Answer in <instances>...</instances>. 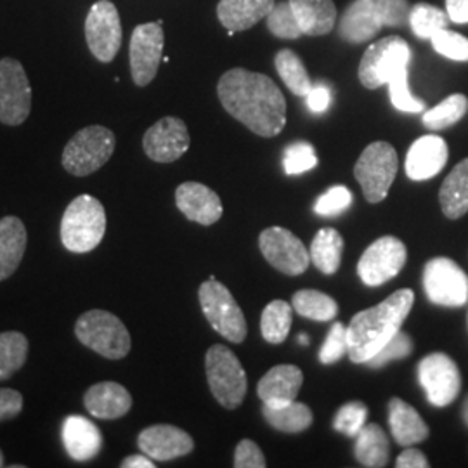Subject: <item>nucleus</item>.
<instances>
[{
    "label": "nucleus",
    "mask_w": 468,
    "mask_h": 468,
    "mask_svg": "<svg viewBox=\"0 0 468 468\" xmlns=\"http://www.w3.org/2000/svg\"><path fill=\"white\" fill-rule=\"evenodd\" d=\"M396 467L398 468H427L429 467V460L423 452L415 448H408L398 456L396 460Z\"/></svg>",
    "instance_id": "nucleus-50"
},
{
    "label": "nucleus",
    "mask_w": 468,
    "mask_h": 468,
    "mask_svg": "<svg viewBox=\"0 0 468 468\" xmlns=\"http://www.w3.org/2000/svg\"><path fill=\"white\" fill-rule=\"evenodd\" d=\"M303 35L321 37L335 28L336 7L334 0H288Z\"/></svg>",
    "instance_id": "nucleus-28"
},
{
    "label": "nucleus",
    "mask_w": 468,
    "mask_h": 468,
    "mask_svg": "<svg viewBox=\"0 0 468 468\" xmlns=\"http://www.w3.org/2000/svg\"><path fill=\"white\" fill-rule=\"evenodd\" d=\"M274 5L276 0H220L218 17L226 30L245 32L268 17Z\"/></svg>",
    "instance_id": "nucleus-25"
},
{
    "label": "nucleus",
    "mask_w": 468,
    "mask_h": 468,
    "mask_svg": "<svg viewBox=\"0 0 468 468\" xmlns=\"http://www.w3.org/2000/svg\"><path fill=\"white\" fill-rule=\"evenodd\" d=\"M259 247L269 264L286 276H299L311 262V253H307L301 239L280 226L262 231Z\"/></svg>",
    "instance_id": "nucleus-17"
},
{
    "label": "nucleus",
    "mask_w": 468,
    "mask_h": 468,
    "mask_svg": "<svg viewBox=\"0 0 468 468\" xmlns=\"http://www.w3.org/2000/svg\"><path fill=\"white\" fill-rule=\"evenodd\" d=\"M398 153L385 141L371 143L368 148L361 153L354 167V176L363 187L365 198L369 203H380L387 198L390 186L398 176Z\"/></svg>",
    "instance_id": "nucleus-9"
},
{
    "label": "nucleus",
    "mask_w": 468,
    "mask_h": 468,
    "mask_svg": "<svg viewBox=\"0 0 468 468\" xmlns=\"http://www.w3.org/2000/svg\"><path fill=\"white\" fill-rule=\"evenodd\" d=\"M367 417H368V408L365 402H347L335 415V431L349 437H357V434L363 431V427L367 425Z\"/></svg>",
    "instance_id": "nucleus-41"
},
{
    "label": "nucleus",
    "mask_w": 468,
    "mask_h": 468,
    "mask_svg": "<svg viewBox=\"0 0 468 468\" xmlns=\"http://www.w3.org/2000/svg\"><path fill=\"white\" fill-rule=\"evenodd\" d=\"M165 35L158 23L137 25L131 37V73L137 87L151 84L158 73L160 63L164 61Z\"/></svg>",
    "instance_id": "nucleus-16"
},
{
    "label": "nucleus",
    "mask_w": 468,
    "mask_h": 468,
    "mask_svg": "<svg viewBox=\"0 0 468 468\" xmlns=\"http://www.w3.org/2000/svg\"><path fill=\"white\" fill-rule=\"evenodd\" d=\"M4 465V456H2V452H0V467Z\"/></svg>",
    "instance_id": "nucleus-55"
},
{
    "label": "nucleus",
    "mask_w": 468,
    "mask_h": 468,
    "mask_svg": "<svg viewBox=\"0 0 468 468\" xmlns=\"http://www.w3.org/2000/svg\"><path fill=\"white\" fill-rule=\"evenodd\" d=\"M117 139L102 125H89L68 141L63 151V167L68 174L85 177L100 170L113 154Z\"/></svg>",
    "instance_id": "nucleus-7"
},
{
    "label": "nucleus",
    "mask_w": 468,
    "mask_h": 468,
    "mask_svg": "<svg viewBox=\"0 0 468 468\" xmlns=\"http://www.w3.org/2000/svg\"><path fill=\"white\" fill-rule=\"evenodd\" d=\"M303 384V373L293 365H280L269 369L257 385L261 401L268 406H282L295 401Z\"/></svg>",
    "instance_id": "nucleus-23"
},
{
    "label": "nucleus",
    "mask_w": 468,
    "mask_h": 468,
    "mask_svg": "<svg viewBox=\"0 0 468 468\" xmlns=\"http://www.w3.org/2000/svg\"><path fill=\"white\" fill-rule=\"evenodd\" d=\"M176 205L185 218L201 226H212L222 218L218 193L201 183H183L176 189Z\"/></svg>",
    "instance_id": "nucleus-21"
},
{
    "label": "nucleus",
    "mask_w": 468,
    "mask_h": 468,
    "mask_svg": "<svg viewBox=\"0 0 468 468\" xmlns=\"http://www.w3.org/2000/svg\"><path fill=\"white\" fill-rule=\"evenodd\" d=\"M32 112V87L23 65L13 59H0V122L17 127Z\"/></svg>",
    "instance_id": "nucleus-12"
},
{
    "label": "nucleus",
    "mask_w": 468,
    "mask_h": 468,
    "mask_svg": "<svg viewBox=\"0 0 468 468\" xmlns=\"http://www.w3.org/2000/svg\"><path fill=\"white\" fill-rule=\"evenodd\" d=\"M432 48H434L437 54L452 59V61H462V63H468V38L463 35L452 32L448 28L437 32V34L431 38Z\"/></svg>",
    "instance_id": "nucleus-43"
},
{
    "label": "nucleus",
    "mask_w": 468,
    "mask_h": 468,
    "mask_svg": "<svg viewBox=\"0 0 468 468\" xmlns=\"http://www.w3.org/2000/svg\"><path fill=\"white\" fill-rule=\"evenodd\" d=\"M292 307L303 318L319 323L332 321L338 314V303L318 290H299L292 295Z\"/></svg>",
    "instance_id": "nucleus-34"
},
{
    "label": "nucleus",
    "mask_w": 468,
    "mask_h": 468,
    "mask_svg": "<svg viewBox=\"0 0 468 468\" xmlns=\"http://www.w3.org/2000/svg\"><path fill=\"white\" fill-rule=\"evenodd\" d=\"M316 165H318L316 151L305 141L293 143L284 150L283 168L288 176H299L313 170Z\"/></svg>",
    "instance_id": "nucleus-42"
},
{
    "label": "nucleus",
    "mask_w": 468,
    "mask_h": 468,
    "mask_svg": "<svg viewBox=\"0 0 468 468\" xmlns=\"http://www.w3.org/2000/svg\"><path fill=\"white\" fill-rule=\"evenodd\" d=\"M305 100H307V108L313 113L319 115L330 108L332 100H334V92L324 82H318V84H313V89L309 90Z\"/></svg>",
    "instance_id": "nucleus-48"
},
{
    "label": "nucleus",
    "mask_w": 468,
    "mask_h": 468,
    "mask_svg": "<svg viewBox=\"0 0 468 468\" xmlns=\"http://www.w3.org/2000/svg\"><path fill=\"white\" fill-rule=\"evenodd\" d=\"M299 344L301 346H309V336L305 334L299 335Z\"/></svg>",
    "instance_id": "nucleus-53"
},
{
    "label": "nucleus",
    "mask_w": 468,
    "mask_h": 468,
    "mask_svg": "<svg viewBox=\"0 0 468 468\" xmlns=\"http://www.w3.org/2000/svg\"><path fill=\"white\" fill-rule=\"evenodd\" d=\"M75 335L85 347L113 361L123 359L133 346L129 330L122 319L102 309L87 311L77 319Z\"/></svg>",
    "instance_id": "nucleus-5"
},
{
    "label": "nucleus",
    "mask_w": 468,
    "mask_h": 468,
    "mask_svg": "<svg viewBox=\"0 0 468 468\" xmlns=\"http://www.w3.org/2000/svg\"><path fill=\"white\" fill-rule=\"evenodd\" d=\"M463 420H465V421H467V425H468V398H467V401H465V406H463Z\"/></svg>",
    "instance_id": "nucleus-54"
},
{
    "label": "nucleus",
    "mask_w": 468,
    "mask_h": 468,
    "mask_svg": "<svg viewBox=\"0 0 468 468\" xmlns=\"http://www.w3.org/2000/svg\"><path fill=\"white\" fill-rule=\"evenodd\" d=\"M23 410V396L15 388H0V421L16 419Z\"/></svg>",
    "instance_id": "nucleus-49"
},
{
    "label": "nucleus",
    "mask_w": 468,
    "mask_h": 468,
    "mask_svg": "<svg viewBox=\"0 0 468 468\" xmlns=\"http://www.w3.org/2000/svg\"><path fill=\"white\" fill-rule=\"evenodd\" d=\"M276 71L282 77L284 85L299 98H305L313 89L311 77L299 54L292 49H282L274 58Z\"/></svg>",
    "instance_id": "nucleus-33"
},
{
    "label": "nucleus",
    "mask_w": 468,
    "mask_h": 468,
    "mask_svg": "<svg viewBox=\"0 0 468 468\" xmlns=\"http://www.w3.org/2000/svg\"><path fill=\"white\" fill-rule=\"evenodd\" d=\"M427 299L442 307H462L468 302V276L448 257H435L423 269Z\"/></svg>",
    "instance_id": "nucleus-11"
},
{
    "label": "nucleus",
    "mask_w": 468,
    "mask_h": 468,
    "mask_svg": "<svg viewBox=\"0 0 468 468\" xmlns=\"http://www.w3.org/2000/svg\"><path fill=\"white\" fill-rule=\"evenodd\" d=\"M268 28L271 34L278 38H286V40H295L301 38L303 32H302L301 25L297 21V17L293 15L290 2H278L272 11L269 13Z\"/></svg>",
    "instance_id": "nucleus-39"
},
{
    "label": "nucleus",
    "mask_w": 468,
    "mask_h": 468,
    "mask_svg": "<svg viewBox=\"0 0 468 468\" xmlns=\"http://www.w3.org/2000/svg\"><path fill=\"white\" fill-rule=\"evenodd\" d=\"M218 94L224 110L253 134L274 137L283 131L286 101L268 75L233 68L220 77Z\"/></svg>",
    "instance_id": "nucleus-1"
},
{
    "label": "nucleus",
    "mask_w": 468,
    "mask_h": 468,
    "mask_svg": "<svg viewBox=\"0 0 468 468\" xmlns=\"http://www.w3.org/2000/svg\"><path fill=\"white\" fill-rule=\"evenodd\" d=\"M28 234L23 220L15 216L0 218V282L16 272L27 251Z\"/></svg>",
    "instance_id": "nucleus-27"
},
{
    "label": "nucleus",
    "mask_w": 468,
    "mask_h": 468,
    "mask_svg": "<svg viewBox=\"0 0 468 468\" xmlns=\"http://www.w3.org/2000/svg\"><path fill=\"white\" fill-rule=\"evenodd\" d=\"M28 357V340L19 332L0 334V382L23 368Z\"/></svg>",
    "instance_id": "nucleus-36"
},
{
    "label": "nucleus",
    "mask_w": 468,
    "mask_h": 468,
    "mask_svg": "<svg viewBox=\"0 0 468 468\" xmlns=\"http://www.w3.org/2000/svg\"><path fill=\"white\" fill-rule=\"evenodd\" d=\"M388 425L394 441L402 448L420 444L429 437V427L419 411L399 398L388 402Z\"/></svg>",
    "instance_id": "nucleus-26"
},
{
    "label": "nucleus",
    "mask_w": 468,
    "mask_h": 468,
    "mask_svg": "<svg viewBox=\"0 0 468 468\" xmlns=\"http://www.w3.org/2000/svg\"><path fill=\"white\" fill-rule=\"evenodd\" d=\"M347 351H349L347 328L342 323H335L319 351V361L323 365H334L336 361H340Z\"/></svg>",
    "instance_id": "nucleus-46"
},
{
    "label": "nucleus",
    "mask_w": 468,
    "mask_h": 468,
    "mask_svg": "<svg viewBox=\"0 0 468 468\" xmlns=\"http://www.w3.org/2000/svg\"><path fill=\"white\" fill-rule=\"evenodd\" d=\"M450 158L448 143L439 135H423L417 139L406 154V176L411 181H429L441 174Z\"/></svg>",
    "instance_id": "nucleus-20"
},
{
    "label": "nucleus",
    "mask_w": 468,
    "mask_h": 468,
    "mask_svg": "<svg viewBox=\"0 0 468 468\" xmlns=\"http://www.w3.org/2000/svg\"><path fill=\"white\" fill-rule=\"evenodd\" d=\"M191 137L185 122L177 117H165L151 125L143 137V148L153 162L172 164L189 150Z\"/></svg>",
    "instance_id": "nucleus-18"
},
{
    "label": "nucleus",
    "mask_w": 468,
    "mask_h": 468,
    "mask_svg": "<svg viewBox=\"0 0 468 468\" xmlns=\"http://www.w3.org/2000/svg\"><path fill=\"white\" fill-rule=\"evenodd\" d=\"M411 5L408 0H354L338 23V35L351 44L373 40L384 27L410 25Z\"/></svg>",
    "instance_id": "nucleus-3"
},
{
    "label": "nucleus",
    "mask_w": 468,
    "mask_h": 468,
    "mask_svg": "<svg viewBox=\"0 0 468 468\" xmlns=\"http://www.w3.org/2000/svg\"><path fill=\"white\" fill-rule=\"evenodd\" d=\"M137 446L156 462H170L193 452V437L174 425H151L137 437Z\"/></svg>",
    "instance_id": "nucleus-19"
},
{
    "label": "nucleus",
    "mask_w": 468,
    "mask_h": 468,
    "mask_svg": "<svg viewBox=\"0 0 468 468\" xmlns=\"http://www.w3.org/2000/svg\"><path fill=\"white\" fill-rule=\"evenodd\" d=\"M268 465L266 456L261 452V448L250 441L243 439L234 452V467L236 468H264Z\"/></svg>",
    "instance_id": "nucleus-47"
},
{
    "label": "nucleus",
    "mask_w": 468,
    "mask_h": 468,
    "mask_svg": "<svg viewBox=\"0 0 468 468\" xmlns=\"http://www.w3.org/2000/svg\"><path fill=\"white\" fill-rule=\"evenodd\" d=\"M342 251H344V238L334 228L319 229L318 234L313 239L311 245V261L323 274H335L340 262H342Z\"/></svg>",
    "instance_id": "nucleus-32"
},
{
    "label": "nucleus",
    "mask_w": 468,
    "mask_h": 468,
    "mask_svg": "<svg viewBox=\"0 0 468 468\" xmlns=\"http://www.w3.org/2000/svg\"><path fill=\"white\" fill-rule=\"evenodd\" d=\"M122 467L154 468V463L151 462V458L148 454H133V456H127V458L122 462Z\"/></svg>",
    "instance_id": "nucleus-52"
},
{
    "label": "nucleus",
    "mask_w": 468,
    "mask_h": 468,
    "mask_svg": "<svg viewBox=\"0 0 468 468\" xmlns=\"http://www.w3.org/2000/svg\"><path fill=\"white\" fill-rule=\"evenodd\" d=\"M411 352H413V340L410 338V335L399 330L365 365L369 368H384L385 365H388L390 361L408 357Z\"/></svg>",
    "instance_id": "nucleus-44"
},
{
    "label": "nucleus",
    "mask_w": 468,
    "mask_h": 468,
    "mask_svg": "<svg viewBox=\"0 0 468 468\" xmlns=\"http://www.w3.org/2000/svg\"><path fill=\"white\" fill-rule=\"evenodd\" d=\"M388 439L382 431L380 425L368 423L363 427V431L357 434L356 441V460L368 468H382L388 462Z\"/></svg>",
    "instance_id": "nucleus-31"
},
{
    "label": "nucleus",
    "mask_w": 468,
    "mask_h": 468,
    "mask_svg": "<svg viewBox=\"0 0 468 468\" xmlns=\"http://www.w3.org/2000/svg\"><path fill=\"white\" fill-rule=\"evenodd\" d=\"M415 303L410 288L394 292L388 299L363 313H357L347 328L349 357L356 365H365L385 344L401 330Z\"/></svg>",
    "instance_id": "nucleus-2"
},
{
    "label": "nucleus",
    "mask_w": 468,
    "mask_h": 468,
    "mask_svg": "<svg viewBox=\"0 0 468 468\" xmlns=\"http://www.w3.org/2000/svg\"><path fill=\"white\" fill-rule=\"evenodd\" d=\"M262 415L269 425L284 434H301L313 425V411L302 402L292 401L282 406H262Z\"/></svg>",
    "instance_id": "nucleus-30"
},
{
    "label": "nucleus",
    "mask_w": 468,
    "mask_h": 468,
    "mask_svg": "<svg viewBox=\"0 0 468 468\" xmlns=\"http://www.w3.org/2000/svg\"><path fill=\"white\" fill-rule=\"evenodd\" d=\"M85 410L98 420H118L133 408L131 392L117 382H101L87 388Z\"/></svg>",
    "instance_id": "nucleus-22"
},
{
    "label": "nucleus",
    "mask_w": 468,
    "mask_h": 468,
    "mask_svg": "<svg viewBox=\"0 0 468 468\" xmlns=\"http://www.w3.org/2000/svg\"><path fill=\"white\" fill-rule=\"evenodd\" d=\"M85 40L101 63H112L122 48V21L117 5L98 0L85 17Z\"/></svg>",
    "instance_id": "nucleus-13"
},
{
    "label": "nucleus",
    "mask_w": 468,
    "mask_h": 468,
    "mask_svg": "<svg viewBox=\"0 0 468 468\" xmlns=\"http://www.w3.org/2000/svg\"><path fill=\"white\" fill-rule=\"evenodd\" d=\"M468 110L467 96L463 94H452L450 98L441 101L432 110L425 112L421 122L431 131H444L458 123L465 117Z\"/></svg>",
    "instance_id": "nucleus-37"
},
{
    "label": "nucleus",
    "mask_w": 468,
    "mask_h": 468,
    "mask_svg": "<svg viewBox=\"0 0 468 468\" xmlns=\"http://www.w3.org/2000/svg\"><path fill=\"white\" fill-rule=\"evenodd\" d=\"M439 201L448 218H463L468 212V158L462 160L444 179Z\"/></svg>",
    "instance_id": "nucleus-29"
},
{
    "label": "nucleus",
    "mask_w": 468,
    "mask_h": 468,
    "mask_svg": "<svg viewBox=\"0 0 468 468\" xmlns=\"http://www.w3.org/2000/svg\"><path fill=\"white\" fill-rule=\"evenodd\" d=\"M293 307L284 301H272L266 305L261 318V332L269 344H283L292 328Z\"/></svg>",
    "instance_id": "nucleus-35"
},
{
    "label": "nucleus",
    "mask_w": 468,
    "mask_h": 468,
    "mask_svg": "<svg viewBox=\"0 0 468 468\" xmlns=\"http://www.w3.org/2000/svg\"><path fill=\"white\" fill-rule=\"evenodd\" d=\"M450 16L446 11L435 7L432 4L419 2L410 11L411 32L421 40H431L437 32L448 28Z\"/></svg>",
    "instance_id": "nucleus-38"
},
{
    "label": "nucleus",
    "mask_w": 468,
    "mask_h": 468,
    "mask_svg": "<svg viewBox=\"0 0 468 468\" xmlns=\"http://www.w3.org/2000/svg\"><path fill=\"white\" fill-rule=\"evenodd\" d=\"M201 311L210 326L233 344H241L249 334L247 319L231 292L214 276L198 290Z\"/></svg>",
    "instance_id": "nucleus-8"
},
{
    "label": "nucleus",
    "mask_w": 468,
    "mask_h": 468,
    "mask_svg": "<svg viewBox=\"0 0 468 468\" xmlns=\"http://www.w3.org/2000/svg\"><path fill=\"white\" fill-rule=\"evenodd\" d=\"M352 205V193L346 186H334L314 203V212L323 218H334Z\"/></svg>",
    "instance_id": "nucleus-45"
},
{
    "label": "nucleus",
    "mask_w": 468,
    "mask_h": 468,
    "mask_svg": "<svg viewBox=\"0 0 468 468\" xmlns=\"http://www.w3.org/2000/svg\"><path fill=\"white\" fill-rule=\"evenodd\" d=\"M446 13L452 23L467 25L468 0H446Z\"/></svg>",
    "instance_id": "nucleus-51"
},
{
    "label": "nucleus",
    "mask_w": 468,
    "mask_h": 468,
    "mask_svg": "<svg viewBox=\"0 0 468 468\" xmlns=\"http://www.w3.org/2000/svg\"><path fill=\"white\" fill-rule=\"evenodd\" d=\"M208 387L220 406L236 410L249 390L247 373L233 351L224 346H212L205 356Z\"/></svg>",
    "instance_id": "nucleus-6"
},
{
    "label": "nucleus",
    "mask_w": 468,
    "mask_h": 468,
    "mask_svg": "<svg viewBox=\"0 0 468 468\" xmlns=\"http://www.w3.org/2000/svg\"><path fill=\"white\" fill-rule=\"evenodd\" d=\"M408 261L406 245L396 236H384L371 243L357 264L361 282L380 286L396 278Z\"/></svg>",
    "instance_id": "nucleus-15"
},
{
    "label": "nucleus",
    "mask_w": 468,
    "mask_h": 468,
    "mask_svg": "<svg viewBox=\"0 0 468 468\" xmlns=\"http://www.w3.org/2000/svg\"><path fill=\"white\" fill-rule=\"evenodd\" d=\"M388 94L396 110L404 113H421L425 112V101L419 100L411 94L408 84V68L401 69L390 82H388Z\"/></svg>",
    "instance_id": "nucleus-40"
},
{
    "label": "nucleus",
    "mask_w": 468,
    "mask_h": 468,
    "mask_svg": "<svg viewBox=\"0 0 468 468\" xmlns=\"http://www.w3.org/2000/svg\"><path fill=\"white\" fill-rule=\"evenodd\" d=\"M411 49L408 42L390 35L382 40H377L363 54L359 63V82L369 90L387 85L401 69L410 68Z\"/></svg>",
    "instance_id": "nucleus-10"
},
{
    "label": "nucleus",
    "mask_w": 468,
    "mask_h": 468,
    "mask_svg": "<svg viewBox=\"0 0 468 468\" xmlns=\"http://www.w3.org/2000/svg\"><path fill=\"white\" fill-rule=\"evenodd\" d=\"M419 382L435 408L450 406L462 390V375L448 354L434 352L419 365Z\"/></svg>",
    "instance_id": "nucleus-14"
},
{
    "label": "nucleus",
    "mask_w": 468,
    "mask_h": 468,
    "mask_svg": "<svg viewBox=\"0 0 468 468\" xmlns=\"http://www.w3.org/2000/svg\"><path fill=\"white\" fill-rule=\"evenodd\" d=\"M63 442L75 462H89L100 454L102 435L96 423L73 415L63 423Z\"/></svg>",
    "instance_id": "nucleus-24"
},
{
    "label": "nucleus",
    "mask_w": 468,
    "mask_h": 468,
    "mask_svg": "<svg viewBox=\"0 0 468 468\" xmlns=\"http://www.w3.org/2000/svg\"><path fill=\"white\" fill-rule=\"evenodd\" d=\"M61 241L71 253H89L100 247L106 233V212L98 198L80 195L71 201L61 218Z\"/></svg>",
    "instance_id": "nucleus-4"
}]
</instances>
